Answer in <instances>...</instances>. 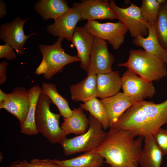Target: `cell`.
Wrapping results in <instances>:
<instances>
[{
    "label": "cell",
    "instance_id": "4dcf8cb0",
    "mask_svg": "<svg viewBox=\"0 0 167 167\" xmlns=\"http://www.w3.org/2000/svg\"><path fill=\"white\" fill-rule=\"evenodd\" d=\"M13 49L9 45L5 44L0 45V58H6L7 60H13L17 55Z\"/></svg>",
    "mask_w": 167,
    "mask_h": 167
},
{
    "label": "cell",
    "instance_id": "6da1fadb",
    "mask_svg": "<svg viewBox=\"0 0 167 167\" xmlns=\"http://www.w3.org/2000/svg\"><path fill=\"white\" fill-rule=\"evenodd\" d=\"M127 130L110 127L102 143L92 150L111 167H137L143 137Z\"/></svg>",
    "mask_w": 167,
    "mask_h": 167
},
{
    "label": "cell",
    "instance_id": "4fadbf2b",
    "mask_svg": "<svg viewBox=\"0 0 167 167\" xmlns=\"http://www.w3.org/2000/svg\"><path fill=\"white\" fill-rule=\"evenodd\" d=\"M30 107L29 90L24 87L14 89L4 101L0 102V109H4L15 117L20 125L25 120Z\"/></svg>",
    "mask_w": 167,
    "mask_h": 167
},
{
    "label": "cell",
    "instance_id": "f1b7e54d",
    "mask_svg": "<svg viewBox=\"0 0 167 167\" xmlns=\"http://www.w3.org/2000/svg\"><path fill=\"white\" fill-rule=\"evenodd\" d=\"M9 167H58L52 160L34 158L29 162L24 159L13 161Z\"/></svg>",
    "mask_w": 167,
    "mask_h": 167
},
{
    "label": "cell",
    "instance_id": "ac0fdd59",
    "mask_svg": "<svg viewBox=\"0 0 167 167\" xmlns=\"http://www.w3.org/2000/svg\"><path fill=\"white\" fill-rule=\"evenodd\" d=\"M71 98L75 101L86 102L98 97L97 75H91L78 83L70 86Z\"/></svg>",
    "mask_w": 167,
    "mask_h": 167
},
{
    "label": "cell",
    "instance_id": "d6a6232c",
    "mask_svg": "<svg viewBox=\"0 0 167 167\" xmlns=\"http://www.w3.org/2000/svg\"><path fill=\"white\" fill-rule=\"evenodd\" d=\"M7 14L6 4L2 0L0 1V18L4 17Z\"/></svg>",
    "mask_w": 167,
    "mask_h": 167
},
{
    "label": "cell",
    "instance_id": "3957f363",
    "mask_svg": "<svg viewBox=\"0 0 167 167\" xmlns=\"http://www.w3.org/2000/svg\"><path fill=\"white\" fill-rule=\"evenodd\" d=\"M125 67L149 82L158 81L167 75L166 64L157 57L142 49H131L127 61L118 64Z\"/></svg>",
    "mask_w": 167,
    "mask_h": 167
},
{
    "label": "cell",
    "instance_id": "277c9868",
    "mask_svg": "<svg viewBox=\"0 0 167 167\" xmlns=\"http://www.w3.org/2000/svg\"><path fill=\"white\" fill-rule=\"evenodd\" d=\"M52 101L42 92L37 102L35 121L38 133L42 134L51 143H60L66 138V135L59 126L60 115L52 112L50 109Z\"/></svg>",
    "mask_w": 167,
    "mask_h": 167
},
{
    "label": "cell",
    "instance_id": "7c38bea8",
    "mask_svg": "<svg viewBox=\"0 0 167 167\" xmlns=\"http://www.w3.org/2000/svg\"><path fill=\"white\" fill-rule=\"evenodd\" d=\"M72 7L79 11L82 20L89 21L118 19L108 0H82L73 3Z\"/></svg>",
    "mask_w": 167,
    "mask_h": 167
},
{
    "label": "cell",
    "instance_id": "8992f818",
    "mask_svg": "<svg viewBox=\"0 0 167 167\" xmlns=\"http://www.w3.org/2000/svg\"><path fill=\"white\" fill-rule=\"evenodd\" d=\"M88 119L89 126L85 133L72 138H66L60 143L66 155L93 150L105 139L107 132L104 130L101 123L90 114Z\"/></svg>",
    "mask_w": 167,
    "mask_h": 167
},
{
    "label": "cell",
    "instance_id": "e0dca14e",
    "mask_svg": "<svg viewBox=\"0 0 167 167\" xmlns=\"http://www.w3.org/2000/svg\"><path fill=\"white\" fill-rule=\"evenodd\" d=\"M156 22L147 24L148 34L146 37L139 36L134 38L133 43L141 47L144 50L160 58L167 64V51L161 46L157 38L156 31Z\"/></svg>",
    "mask_w": 167,
    "mask_h": 167
},
{
    "label": "cell",
    "instance_id": "484cf974",
    "mask_svg": "<svg viewBox=\"0 0 167 167\" xmlns=\"http://www.w3.org/2000/svg\"><path fill=\"white\" fill-rule=\"evenodd\" d=\"M80 107L88 111L97 119L101 123L104 130L110 128L107 114L101 101L97 98H93L81 104Z\"/></svg>",
    "mask_w": 167,
    "mask_h": 167
},
{
    "label": "cell",
    "instance_id": "d4e9b609",
    "mask_svg": "<svg viewBox=\"0 0 167 167\" xmlns=\"http://www.w3.org/2000/svg\"><path fill=\"white\" fill-rule=\"evenodd\" d=\"M41 88L42 92L57 106L61 116L64 118H67L71 115L72 111L69 107L68 101L59 93L54 84L43 82Z\"/></svg>",
    "mask_w": 167,
    "mask_h": 167
},
{
    "label": "cell",
    "instance_id": "9a60e30c",
    "mask_svg": "<svg viewBox=\"0 0 167 167\" xmlns=\"http://www.w3.org/2000/svg\"><path fill=\"white\" fill-rule=\"evenodd\" d=\"M105 109L110 127H113L120 117L129 108L138 102L123 92L101 100Z\"/></svg>",
    "mask_w": 167,
    "mask_h": 167
},
{
    "label": "cell",
    "instance_id": "ba28073f",
    "mask_svg": "<svg viewBox=\"0 0 167 167\" xmlns=\"http://www.w3.org/2000/svg\"><path fill=\"white\" fill-rule=\"evenodd\" d=\"M83 27L94 37L104 40L114 50L118 49L124 41L128 30L120 22L100 23L96 20L88 21Z\"/></svg>",
    "mask_w": 167,
    "mask_h": 167
},
{
    "label": "cell",
    "instance_id": "7a4b0ae2",
    "mask_svg": "<svg viewBox=\"0 0 167 167\" xmlns=\"http://www.w3.org/2000/svg\"><path fill=\"white\" fill-rule=\"evenodd\" d=\"M167 124V99L156 104L139 101L127 110L112 127L129 130L144 138L152 135Z\"/></svg>",
    "mask_w": 167,
    "mask_h": 167
},
{
    "label": "cell",
    "instance_id": "7402d4cb",
    "mask_svg": "<svg viewBox=\"0 0 167 167\" xmlns=\"http://www.w3.org/2000/svg\"><path fill=\"white\" fill-rule=\"evenodd\" d=\"M34 8L43 19H53L55 20L70 7L66 0H41L35 4Z\"/></svg>",
    "mask_w": 167,
    "mask_h": 167
},
{
    "label": "cell",
    "instance_id": "5b68a950",
    "mask_svg": "<svg viewBox=\"0 0 167 167\" xmlns=\"http://www.w3.org/2000/svg\"><path fill=\"white\" fill-rule=\"evenodd\" d=\"M64 39L58 37L52 45H39L38 49L42 54V59L36 70V75L43 74L45 79L49 80L67 65L80 61L77 56H71L65 52L62 46Z\"/></svg>",
    "mask_w": 167,
    "mask_h": 167
},
{
    "label": "cell",
    "instance_id": "8fae6325",
    "mask_svg": "<svg viewBox=\"0 0 167 167\" xmlns=\"http://www.w3.org/2000/svg\"><path fill=\"white\" fill-rule=\"evenodd\" d=\"M28 19L17 17L10 22L2 24L0 27V39L10 45L19 55L24 54L25 43L27 40L32 36L37 34H25L24 26Z\"/></svg>",
    "mask_w": 167,
    "mask_h": 167
},
{
    "label": "cell",
    "instance_id": "44dd1931",
    "mask_svg": "<svg viewBox=\"0 0 167 167\" xmlns=\"http://www.w3.org/2000/svg\"><path fill=\"white\" fill-rule=\"evenodd\" d=\"M71 115L63 118L61 128L67 135L70 134L80 135L85 133L89 128V121L81 107L72 110Z\"/></svg>",
    "mask_w": 167,
    "mask_h": 167
},
{
    "label": "cell",
    "instance_id": "1f68e13d",
    "mask_svg": "<svg viewBox=\"0 0 167 167\" xmlns=\"http://www.w3.org/2000/svg\"><path fill=\"white\" fill-rule=\"evenodd\" d=\"M8 66L7 62L4 61L0 63V84L4 83L6 79V70Z\"/></svg>",
    "mask_w": 167,
    "mask_h": 167
},
{
    "label": "cell",
    "instance_id": "cb8c5ba5",
    "mask_svg": "<svg viewBox=\"0 0 167 167\" xmlns=\"http://www.w3.org/2000/svg\"><path fill=\"white\" fill-rule=\"evenodd\" d=\"M30 97V107L25 121L20 125L21 133L29 135L38 133L35 123V115L36 109L39 96L42 92V88L38 85H35L29 90Z\"/></svg>",
    "mask_w": 167,
    "mask_h": 167
},
{
    "label": "cell",
    "instance_id": "83f0119b",
    "mask_svg": "<svg viewBox=\"0 0 167 167\" xmlns=\"http://www.w3.org/2000/svg\"><path fill=\"white\" fill-rule=\"evenodd\" d=\"M165 0H142L140 7L143 17L148 23L156 22L161 4Z\"/></svg>",
    "mask_w": 167,
    "mask_h": 167
},
{
    "label": "cell",
    "instance_id": "2e32d148",
    "mask_svg": "<svg viewBox=\"0 0 167 167\" xmlns=\"http://www.w3.org/2000/svg\"><path fill=\"white\" fill-rule=\"evenodd\" d=\"M94 36L83 27L76 26L75 30L71 45L77 52V56L80 60V67L86 70L89 62Z\"/></svg>",
    "mask_w": 167,
    "mask_h": 167
},
{
    "label": "cell",
    "instance_id": "30bf717a",
    "mask_svg": "<svg viewBox=\"0 0 167 167\" xmlns=\"http://www.w3.org/2000/svg\"><path fill=\"white\" fill-rule=\"evenodd\" d=\"M123 93L137 102L152 98L155 93L152 82H148L127 69L121 77Z\"/></svg>",
    "mask_w": 167,
    "mask_h": 167
},
{
    "label": "cell",
    "instance_id": "603a6c76",
    "mask_svg": "<svg viewBox=\"0 0 167 167\" xmlns=\"http://www.w3.org/2000/svg\"><path fill=\"white\" fill-rule=\"evenodd\" d=\"M52 160L58 167H97L104 162L103 157L92 150L70 159Z\"/></svg>",
    "mask_w": 167,
    "mask_h": 167
},
{
    "label": "cell",
    "instance_id": "5bb4252c",
    "mask_svg": "<svg viewBox=\"0 0 167 167\" xmlns=\"http://www.w3.org/2000/svg\"><path fill=\"white\" fill-rule=\"evenodd\" d=\"M82 20L79 11L72 7L47 26L46 31L54 36L71 41L77 23Z\"/></svg>",
    "mask_w": 167,
    "mask_h": 167
},
{
    "label": "cell",
    "instance_id": "52a82bcc",
    "mask_svg": "<svg viewBox=\"0 0 167 167\" xmlns=\"http://www.w3.org/2000/svg\"><path fill=\"white\" fill-rule=\"evenodd\" d=\"M109 4L119 21L126 28L131 36L135 38L139 36H147L148 22L143 17L139 7L130 3L128 7L121 8L117 5L113 0L109 1Z\"/></svg>",
    "mask_w": 167,
    "mask_h": 167
},
{
    "label": "cell",
    "instance_id": "ffe728a7",
    "mask_svg": "<svg viewBox=\"0 0 167 167\" xmlns=\"http://www.w3.org/2000/svg\"><path fill=\"white\" fill-rule=\"evenodd\" d=\"M98 97L101 99L113 96L119 92L121 77L118 71L97 75Z\"/></svg>",
    "mask_w": 167,
    "mask_h": 167
},
{
    "label": "cell",
    "instance_id": "f546056e",
    "mask_svg": "<svg viewBox=\"0 0 167 167\" xmlns=\"http://www.w3.org/2000/svg\"><path fill=\"white\" fill-rule=\"evenodd\" d=\"M152 137L163 156L167 155V127L165 129L160 128Z\"/></svg>",
    "mask_w": 167,
    "mask_h": 167
},
{
    "label": "cell",
    "instance_id": "d6986e66",
    "mask_svg": "<svg viewBox=\"0 0 167 167\" xmlns=\"http://www.w3.org/2000/svg\"><path fill=\"white\" fill-rule=\"evenodd\" d=\"M144 144L139 155L138 162L141 167H161L162 153L152 136L144 138Z\"/></svg>",
    "mask_w": 167,
    "mask_h": 167
},
{
    "label": "cell",
    "instance_id": "4316f807",
    "mask_svg": "<svg viewBox=\"0 0 167 167\" xmlns=\"http://www.w3.org/2000/svg\"><path fill=\"white\" fill-rule=\"evenodd\" d=\"M156 31L159 41L161 46L167 51V1L160 6L156 23Z\"/></svg>",
    "mask_w": 167,
    "mask_h": 167
},
{
    "label": "cell",
    "instance_id": "836d02e7",
    "mask_svg": "<svg viewBox=\"0 0 167 167\" xmlns=\"http://www.w3.org/2000/svg\"><path fill=\"white\" fill-rule=\"evenodd\" d=\"M101 167V166H98V167Z\"/></svg>",
    "mask_w": 167,
    "mask_h": 167
},
{
    "label": "cell",
    "instance_id": "9c48e42d",
    "mask_svg": "<svg viewBox=\"0 0 167 167\" xmlns=\"http://www.w3.org/2000/svg\"><path fill=\"white\" fill-rule=\"evenodd\" d=\"M113 54L108 51L107 42L94 37L89 62L86 70L88 75L112 72L114 62Z\"/></svg>",
    "mask_w": 167,
    "mask_h": 167
}]
</instances>
